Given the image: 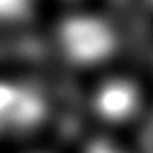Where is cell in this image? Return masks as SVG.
<instances>
[{
    "instance_id": "cell-1",
    "label": "cell",
    "mask_w": 153,
    "mask_h": 153,
    "mask_svg": "<svg viewBox=\"0 0 153 153\" xmlns=\"http://www.w3.org/2000/svg\"><path fill=\"white\" fill-rule=\"evenodd\" d=\"M49 69L86 80L133 60V22L112 0L52 7L37 36Z\"/></svg>"
},
{
    "instance_id": "cell-2",
    "label": "cell",
    "mask_w": 153,
    "mask_h": 153,
    "mask_svg": "<svg viewBox=\"0 0 153 153\" xmlns=\"http://www.w3.org/2000/svg\"><path fill=\"white\" fill-rule=\"evenodd\" d=\"M56 95L41 67L0 64V138H17L41 129L54 116Z\"/></svg>"
},
{
    "instance_id": "cell-3",
    "label": "cell",
    "mask_w": 153,
    "mask_h": 153,
    "mask_svg": "<svg viewBox=\"0 0 153 153\" xmlns=\"http://www.w3.org/2000/svg\"><path fill=\"white\" fill-rule=\"evenodd\" d=\"M84 84L88 112L106 127H123L138 120L153 90L146 65H136L133 60L90 76Z\"/></svg>"
},
{
    "instance_id": "cell-4",
    "label": "cell",
    "mask_w": 153,
    "mask_h": 153,
    "mask_svg": "<svg viewBox=\"0 0 153 153\" xmlns=\"http://www.w3.org/2000/svg\"><path fill=\"white\" fill-rule=\"evenodd\" d=\"M51 10V0H0V41L37 39Z\"/></svg>"
},
{
    "instance_id": "cell-5",
    "label": "cell",
    "mask_w": 153,
    "mask_h": 153,
    "mask_svg": "<svg viewBox=\"0 0 153 153\" xmlns=\"http://www.w3.org/2000/svg\"><path fill=\"white\" fill-rule=\"evenodd\" d=\"M82 153H127V151L118 142L105 138V136H97V138H91L82 148Z\"/></svg>"
},
{
    "instance_id": "cell-6",
    "label": "cell",
    "mask_w": 153,
    "mask_h": 153,
    "mask_svg": "<svg viewBox=\"0 0 153 153\" xmlns=\"http://www.w3.org/2000/svg\"><path fill=\"white\" fill-rule=\"evenodd\" d=\"M131 7L148 26L153 28V0H131Z\"/></svg>"
},
{
    "instance_id": "cell-7",
    "label": "cell",
    "mask_w": 153,
    "mask_h": 153,
    "mask_svg": "<svg viewBox=\"0 0 153 153\" xmlns=\"http://www.w3.org/2000/svg\"><path fill=\"white\" fill-rule=\"evenodd\" d=\"M84 2H94V0H51V6L58 7V6H73V4H84Z\"/></svg>"
},
{
    "instance_id": "cell-8",
    "label": "cell",
    "mask_w": 153,
    "mask_h": 153,
    "mask_svg": "<svg viewBox=\"0 0 153 153\" xmlns=\"http://www.w3.org/2000/svg\"><path fill=\"white\" fill-rule=\"evenodd\" d=\"M149 60H148V64H146V69H148V73H149V76H151V82H153V39H151V47H149Z\"/></svg>"
}]
</instances>
